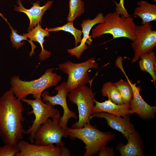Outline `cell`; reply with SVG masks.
I'll use <instances>...</instances> for the list:
<instances>
[{"label":"cell","instance_id":"6da1fadb","mask_svg":"<svg viewBox=\"0 0 156 156\" xmlns=\"http://www.w3.org/2000/svg\"><path fill=\"white\" fill-rule=\"evenodd\" d=\"M23 105L11 89L0 97V136L5 144L17 146L25 131L22 124Z\"/></svg>","mask_w":156,"mask_h":156},{"label":"cell","instance_id":"7a4b0ae2","mask_svg":"<svg viewBox=\"0 0 156 156\" xmlns=\"http://www.w3.org/2000/svg\"><path fill=\"white\" fill-rule=\"evenodd\" d=\"M133 19L130 16L120 15L116 11L108 13L104 16L103 22L92 29L91 37L95 38L110 34L114 39L125 37L134 41L136 38V25Z\"/></svg>","mask_w":156,"mask_h":156},{"label":"cell","instance_id":"3957f363","mask_svg":"<svg viewBox=\"0 0 156 156\" xmlns=\"http://www.w3.org/2000/svg\"><path fill=\"white\" fill-rule=\"evenodd\" d=\"M53 69H48L39 78L30 81L23 80L18 76H14L10 79V88L15 96L21 100L29 94L33 95L34 99L41 98L44 90L56 85L62 79L60 75L53 72Z\"/></svg>","mask_w":156,"mask_h":156},{"label":"cell","instance_id":"277c9868","mask_svg":"<svg viewBox=\"0 0 156 156\" xmlns=\"http://www.w3.org/2000/svg\"><path fill=\"white\" fill-rule=\"evenodd\" d=\"M66 131L71 139L78 138L85 144L86 150L84 156L97 154L116 136L110 131L104 132L99 130L95 125H92L90 122L86 123L82 128H68Z\"/></svg>","mask_w":156,"mask_h":156},{"label":"cell","instance_id":"5b68a950","mask_svg":"<svg viewBox=\"0 0 156 156\" xmlns=\"http://www.w3.org/2000/svg\"><path fill=\"white\" fill-rule=\"evenodd\" d=\"M59 68L68 75L66 88L69 92L86 85L91 81L88 70L99 68L94 57L81 63H75L68 61L59 65Z\"/></svg>","mask_w":156,"mask_h":156},{"label":"cell","instance_id":"8992f818","mask_svg":"<svg viewBox=\"0 0 156 156\" xmlns=\"http://www.w3.org/2000/svg\"><path fill=\"white\" fill-rule=\"evenodd\" d=\"M69 93L68 95V99L77 105L79 112V120L72 125V128H82L86 123L90 122V118L93 114L92 110L95 93L92 92L91 88L86 85Z\"/></svg>","mask_w":156,"mask_h":156},{"label":"cell","instance_id":"52a82bcc","mask_svg":"<svg viewBox=\"0 0 156 156\" xmlns=\"http://www.w3.org/2000/svg\"><path fill=\"white\" fill-rule=\"evenodd\" d=\"M60 117V111L58 110L52 120L48 118L39 127L34 134L35 144L46 146L55 144L58 147L64 146V143L61 139L68 135L66 131L59 125Z\"/></svg>","mask_w":156,"mask_h":156},{"label":"cell","instance_id":"ba28073f","mask_svg":"<svg viewBox=\"0 0 156 156\" xmlns=\"http://www.w3.org/2000/svg\"><path fill=\"white\" fill-rule=\"evenodd\" d=\"M21 100L31 106L32 108V110L28 112L27 114H33L35 116L32 125L24 133L29 135L28 138L29 141L31 143H34V134L36 131L48 118L50 117L53 118L58 110L48 101L44 103L41 98L34 100L24 98Z\"/></svg>","mask_w":156,"mask_h":156},{"label":"cell","instance_id":"9c48e42d","mask_svg":"<svg viewBox=\"0 0 156 156\" xmlns=\"http://www.w3.org/2000/svg\"><path fill=\"white\" fill-rule=\"evenodd\" d=\"M153 27L150 22L136 25V39L131 44L134 52L132 63L137 61L142 55L153 51L155 47L156 31L153 30Z\"/></svg>","mask_w":156,"mask_h":156},{"label":"cell","instance_id":"30bf717a","mask_svg":"<svg viewBox=\"0 0 156 156\" xmlns=\"http://www.w3.org/2000/svg\"><path fill=\"white\" fill-rule=\"evenodd\" d=\"M66 82H63L60 85L56 87L54 90L57 92V94L55 96L50 95L48 91H45L42 94V100L48 101L52 105H56L61 106L63 109V116L60 117L59 125L63 130L66 131L68 128L67 122L71 118H77L76 113L69 109L67 103L66 97L69 92L66 88Z\"/></svg>","mask_w":156,"mask_h":156},{"label":"cell","instance_id":"8fae6325","mask_svg":"<svg viewBox=\"0 0 156 156\" xmlns=\"http://www.w3.org/2000/svg\"><path fill=\"white\" fill-rule=\"evenodd\" d=\"M17 146L20 151L15 156H68L70 152L64 146H55L53 144L41 146L20 140Z\"/></svg>","mask_w":156,"mask_h":156},{"label":"cell","instance_id":"7c38bea8","mask_svg":"<svg viewBox=\"0 0 156 156\" xmlns=\"http://www.w3.org/2000/svg\"><path fill=\"white\" fill-rule=\"evenodd\" d=\"M126 77L132 89L133 97L129 103L130 107L133 114L136 113L143 119L148 120L154 118L156 112V106H152L146 103L140 95V89L133 83L125 73L123 69L121 70Z\"/></svg>","mask_w":156,"mask_h":156},{"label":"cell","instance_id":"4fadbf2b","mask_svg":"<svg viewBox=\"0 0 156 156\" xmlns=\"http://www.w3.org/2000/svg\"><path fill=\"white\" fill-rule=\"evenodd\" d=\"M94 117L105 119L109 126L120 132L127 139L135 130L134 125L130 122L129 115L122 117L101 112L94 114L90 118Z\"/></svg>","mask_w":156,"mask_h":156},{"label":"cell","instance_id":"5bb4252c","mask_svg":"<svg viewBox=\"0 0 156 156\" xmlns=\"http://www.w3.org/2000/svg\"><path fill=\"white\" fill-rule=\"evenodd\" d=\"M104 20V16L101 13H99L93 19L88 18L83 21L81 25L82 28V32L83 37L81 39L80 44L75 47L67 49V52L71 55H74L77 58H79L84 51L88 48L86 44L87 43L89 45H91L92 41L90 36L89 35L90 31L95 25L102 23Z\"/></svg>","mask_w":156,"mask_h":156},{"label":"cell","instance_id":"9a60e30c","mask_svg":"<svg viewBox=\"0 0 156 156\" xmlns=\"http://www.w3.org/2000/svg\"><path fill=\"white\" fill-rule=\"evenodd\" d=\"M53 2V1H47L44 5L40 6V1H37L33 3V6L30 9H27L23 6L21 0H18L17 3L19 6H14V10L17 12L24 13L27 16L30 21L27 31L29 32L34 28V27H36V25L40 22L41 23L43 14L47 10L50 8Z\"/></svg>","mask_w":156,"mask_h":156},{"label":"cell","instance_id":"2e32d148","mask_svg":"<svg viewBox=\"0 0 156 156\" xmlns=\"http://www.w3.org/2000/svg\"><path fill=\"white\" fill-rule=\"evenodd\" d=\"M127 143L120 144L117 150L121 156H143V145L141 137L135 130L127 139Z\"/></svg>","mask_w":156,"mask_h":156},{"label":"cell","instance_id":"e0dca14e","mask_svg":"<svg viewBox=\"0 0 156 156\" xmlns=\"http://www.w3.org/2000/svg\"><path fill=\"white\" fill-rule=\"evenodd\" d=\"M95 105L93 108V114L101 112H105L118 116L124 117L133 114L130 107L129 103L122 105L113 103L109 99L102 102L94 99Z\"/></svg>","mask_w":156,"mask_h":156},{"label":"cell","instance_id":"ac0fdd59","mask_svg":"<svg viewBox=\"0 0 156 156\" xmlns=\"http://www.w3.org/2000/svg\"><path fill=\"white\" fill-rule=\"evenodd\" d=\"M49 32L45 29H43L39 23L37 26L27 34H23L22 35L29 38L31 41H35L38 42L41 47V51L39 54V59L41 61H44L49 57L51 55V52L45 50L43 47V44L45 40V37H49L50 35Z\"/></svg>","mask_w":156,"mask_h":156},{"label":"cell","instance_id":"d6986e66","mask_svg":"<svg viewBox=\"0 0 156 156\" xmlns=\"http://www.w3.org/2000/svg\"><path fill=\"white\" fill-rule=\"evenodd\" d=\"M139 6L134 10L133 14L140 18L142 25L156 20V5L144 1L137 2Z\"/></svg>","mask_w":156,"mask_h":156},{"label":"cell","instance_id":"ffe728a7","mask_svg":"<svg viewBox=\"0 0 156 156\" xmlns=\"http://www.w3.org/2000/svg\"><path fill=\"white\" fill-rule=\"evenodd\" d=\"M140 58V60L139 63L140 70L150 75L155 86L156 57L155 52L152 51L144 53Z\"/></svg>","mask_w":156,"mask_h":156},{"label":"cell","instance_id":"44dd1931","mask_svg":"<svg viewBox=\"0 0 156 156\" xmlns=\"http://www.w3.org/2000/svg\"><path fill=\"white\" fill-rule=\"evenodd\" d=\"M102 95L108 97L113 103L119 105L124 104L120 92L114 83L111 81L104 83L101 90Z\"/></svg>","mask_w":156,"mask_h":156},{"label":"cell","instance_id":"7402d4cb","mask_svg":"<svg viewBox=\"0 0 156 156\" xmlns=\"http://www.w3.org/2000/svg\"><path fill=\"white\" fill-rule=\"evenodd\" d=\"M84 4L81 0H70L69 13L67 18L68 21H74L85 12Z\"/></svg>","mask_w":156,"mask_h":156},{"label":"cell","instance_id":"603a6c76","mask_svg":"<svg viewBox=\"0 0 156 156\" xmlns=\"http://www.w3.org/2000/svg\"><path fill=\"white\" fill-rule=\"evenodd\" d=\"M114 83L119 90L124 104L129 103L133 97V92L127 80L125 81L120 79Z\"/></svg>","mask_w":156,"mask_h":156},{"label":"cell","instance_id":"cb8c5ba5","mask_svg":"<svg viewBox=\"0 0 156 156\" xmlns=\"http://www.w3.org/2000/svg\"><path fill=\"white\" fill-rule=\"evenodd\" d=\"M74 21H70L64 25L57 27L49 29L46 28L45 29L49 31H58L62 30L70 33L74 37L75 39V47L78 46V44L80 42L81 40L82 31L78 30L73 26Z\"/></svg>","mask_w":156,"mask_h":156},{"label":"cell","instance_id":"d4e9b609","mask_svg":"<svg viewBox=\"0 0 156 156\" xmlns=\"http://www.w3.org/2000/svg\"><path fill=\"white\" fill-rule=\"evenodd\" d=\"M9 25L12 32L11 34L10 35V38L13 47L18 49L25 44V42H21V41L24 40L28 41L31 46V51L29 53V56L31 57L33 54H34V49L36 48V46L34 44L32 41L28 40L26 37L22 35H18L16 29H14L10 25Z\"/></svg>","mask_w":156,"mask_h":156},{"label":"cell","instance_id":"484cf974","mask_svg":"<svg viewBox=\"0 0 156 156\" xmlns=\"http://www.w3.org/2000/svg\"><path fill=\"white\" fill-rule=\"evenodd\" d=\"M19 151L17 145L5 144L0 147V156H15Z\"/></svg>","mask_w":156,"mask_h":156},{"label":"cell","instance_id":"4316f807","mask_svg":"<svg viewBox=\"0 0 156 156\" xmlns=\"http://www.w3.org/2000/svg\"><path fill=\"white\" fill-rule=\"evenodd\" d=\"M116 7L115 11L120 15H123L126 17L130 16V15L126 9L124 5V0H120L119 3H115Z\"/></svg>","mask_w":156,"mask_h":156},{"label":"cell","instance_id":"83f0119b","mask_svg":"<svg viewBox=\"0 0 156 156\" xmlns=\"http://www.w3.org/2000/svg\"><path fill=\"white\" fill-rule=\"evenodd\" d=\"M98 153L99 156H114L113 148L106 146L101 149Z\"/></svg>","mask_w":156,"mask_h":156},{"label":"cell","instance_id":"f1b7e54d","mask_svg":"<svg viewBox=\"0 0 156 156\" xmlns=\"http://www.w3.org/2000/svg\"><path fill=\"white\" fill-rule=\"evenodd\" d=\"M0 16H1L8 23H8V22L7 21V19L3 17V15L1 13H0Z\"/></svg>","mask_w":156,"mask_h":156}]
</instances>
